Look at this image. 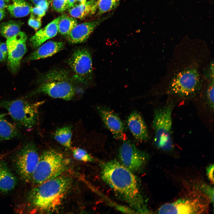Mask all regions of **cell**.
Listing matches in <instances>:
<instances>
[{
	"instance_id": "cell-1",
	"label": "cell",
	"mask_w": 214,
	"mask_h": 214,
	"mask_svg": "<svg viewBox=\"0 0 214 214\" xmlns=\"http://www.w3.org/2000/svg\"><path fill=\"white\" fill-rule=\"evenodd\" d=\"M211 54L205 41L185 36L174 46L157 88L181 98L201 94L207 81L204 71L212 58Z\"/></svg>"
},
{
	"instance_id": "cell-2",
	"label": "cell",
	"mask_w": 214,
	"mask_h": 214,
	"mask_svg": "<svg viewBox=\"0 0 214 214\" xmlns=\"http://www.w3.org/2000/svg\"><path fill=\"white\" fill-rule=\"evenodd\" d=\"M101 176L103 180L135 212L149 213L133 172L120 162L112 160L102 164Z\"/></svg>"
},
{
	"instance_id": "cell-3",
	"label": "cell",
	"mask_w": 214,
	"mask_h": 214,
	"mask_svg": "<svg viewBox=\"0 0 214 214\" xmlns=\"http://www.w3.org/2000/svg\"><path fill=\"white\" fill-rule=\"evenodd\" d=\"M72 183L68 176L61 175L47 180L32 189L28 199L32 204L41 210H54L61 204Z\"/></svg>"
},
{
	"instance_id": "cell-4",
	"label": "cell",
	"mask_w": 214,
	"mask_h": 214,
	"mask_svg": "<svg viewBox=\"0 0 214 214\" xmlns=\"http://www.w3.org/2000/svg\"><path fill=\"white\" fill-rule=\"evenodd\" d=\"M74 80L66 70H51L40 78L38 87L27 96L43 94L54 98L70 100L75 93Z\"/></svg>"
},
{
	"instance_id": "cell-5",
	"label": "cell",
	"mask_w": 214,
	"mask_h": 214,
	"mask_svg": "<svg viewBox=\"0 0 214 214\" xmlns=\"http://www.w3.org/2000/svg\"><path fill=\"white\" fill-rule=\"evenodd\" d=\"M68 164L61 153L52 150H45L40 156L32 180L39 185L57 177L66 169Z\"/></svg>"
},
{
	"instance_id": "cell-6",
	"label": "cell",
	"mask_w": 214,
	"mask_h": 214,
	"mask_svg": "<svg viewBox=\"0 0 214 214\" xmlns=\"http://www.w3.org/2000/svg\"><path fill=\"white\" fill-rule=\"evenodd\" d=\"M173 105L168 103L155 111L152 126L155 132L154 141L156 147L169 151L173 148L171 138L172 112Z\"/></svg>"
},
{
	"instance_id": "cell-7",
	"label": "cell",
	"mask_w": 214,
	"mask_h": 214,
	"mask_svg": "<svg viewBox=\"0 0 214 214\" xmlns=\"http://www.w3.org/2000/svg\"><path fill=\"white\" fill-rule=\"evenodd\" d=\"M171 203L162 206L158 210L161 214H199L207 213L210 199L204 192L197 191Z\"/></svg>"
},
{
	"instance_id": "cell-8",
	"label": "cell",
	"mask_w": 214,
	"mask_h": 214,
	"mask_svg": "<svg viewBox=\"0 0 214 214\" xmlns=\"http://www.w3.org/2000/svg\"><path fill=\"white\" fill-rule=\"evenodd\" d=\"M39 105L21 99L0 101V107L6 109L15 121L28 129L37 122Z\"/></svg>"
},
{
	"instance_id": "cell-9",
	"label": "cell",
	"mask_w": 214,
	"mask_h": 214,
	"mask_svg": "<svg viewBox=\"0 0 214 214\" xmlns=\"http://www.w3.org/2000/svg\"><path fill=\"white\" fill-rule=\"evenodd\" d=\"M40 157L36 145L32 142L23 145L15 154V167L21 178L25 182H29L32 180Z\"/></svg>"
},
{
	"instance_id": "cell-10",
	"label": "cell",
	"mask_w": 214,
	"mask_h": 214,
	"mask_svg": "<svg viewBox=\"0 0 214 214\" xmlns=\"http://www.w3.org/2000/svg\"><path fill=\"white\" fill-rule=\"evenodd\" d=\"M68 62L74 80L84 84L90 82L92 77V55L89 50L84 48L75 49Z\"/></svg>"
},
{
	"instance_id": "cell-11",
	"label": "cell",
	"mask_w": 214,
	"mask_h": 214,
	"mask_svg": "<svg viewBox=\"0 0 214 214\" xmlns=\"http://www.w3.org/2000/svg\"><path fill=\"white\" fill-rule=\"evenodd\" d=\"M119 157L120 163L132 171L141 170L147 162V154L138 149L130 141H124L119 147Z\"/></svg>"
},
{
	"instance_id": "cell-12",
	"label": "cell",
	"mask_w": 214,
	"mask_h": 214,
	"mask_svg": "<svg viewBox=\"0 0 214 214\" xmlns=\"http://www.w3.org/2000/svg\"><path fill=\"white\" fill-rule=\"evenodd\" d=\"M27 38L26 34L20 31L15 36L7 40L8 66L13 73H15L19 70L21 60L26 52Z\"/></svg>"
},
{
	"instance_id": "cell-13",
	"label": "cell",
	"mask_w": 214,
	"mask_h": 214,
	"mask_svg": "<svg viewBox=\"0 0 214 214\" xmlns=\"http://www.w3.org/2000/svg\"><path fill=\"white\" fill-rule=\"evenodd\" d=\"M97 111L103 122L117 140H125L124 124L119 116L109 108L103 106L97 107Z\"/></svg>"
},
{
	"instance_id": "cell-14",
	"label": "cell",
	"mask_w": 214,
	"mask_h": 214,
	"mask_svg": "<svg viewBox=\"0 0 214 214\" xmlns=\"http://www.w3.org/2000/svg\"><path fill=\"white\" fill-rule=\"evenodd\" d=\"M101 21L99 20L77 24L66 35L67 40L75 44L85 42Z\"/></svg>"
},
{
	"instance_id": "cell-15",
	"label": "cell",
	"mask_w": 214,
	"mask_h": 214,
	"mask_svg": "<svg viewBox=\"0 0 214 214\" xmlns=\"http://www.w3.org/2000/svg\"><path fill=\"white\" fill-rule=\"evenodd\" d=\"M127 125L131 133L137 140L143 141L147 140L149 135L146 125L141 115L134 111L129 116Z\"/></svg>"
},
{
	"instance_id": "cell-16",
	"label": "cell",
	"mask_w": 214,
	"mask_h": 214,
	"mask_svg": "<svg viewBox=\"0 0 214 214\" xmlns=\"http://www.w3.org/2000/svg\"><path fill=\"white\" fill-rule=\"evenodd\" d=\"M62 15L55 19L32 36L30 42L33 48H38L47 40L56 35L58 32V23Z\"/></svg>"
},
{
	"instance_id": "cell-17",
	"label": "cell",
	"mask_w": 214,
	"mask_h": 214,
	"mask_svg": "<svg viewBox=\"0 0 214 214\" xmlns=\"http://www.w3.org/2000/svg\"><path fill=\"white\" fill-rule=\"evenodd\" d=\"M64 43L60 41H49L39 46L26 59L31 61L52 56L63 50Z\"/></svg>"
},
{
	"instance_id": "cell-18",
	"label": "cell",
	"mask_w": 214,
	"mask_h": 214,
	"mask_svg": "<svg viewBox=\"0 0 214 214\" xmlns=\"http://www.w3.org/2000/svg\"><path fill=\"white\" fill-rule=\"evenodd\" d=\"M16 183V178L7 163L3 160L0 161V192L7 193L11 191Z\"/></svg>"
},
{
	"instance_id": "cell-19",
	"label": "cell",
	"mask_w": 214,
	"mask_h": 214,
	"mask_svg": "<svg viewBox=\"0 0 214 214\" xmlns=\"http://www.w3.org/2000/svg\"><path fill=\"white\" fill-rule=\"evenodd\" d=\"M97 9V1L91 0L84 4H80L74 5L70 8V15L74 18L80 19L94 14Z\"/></svg>"
},
{
	"instance_id": "cell-20",
	"label": "cell",
	"mask_w": 214,
	"mask_h": 214,
	"mask_svg": "<svg viewBox=\"0 0 214 214\" xmlns=\"http://www.w3.org/2000/svg\"><path fill=\"white\" fill-rule=\"evenodd\" d=\"M32 7L25 0H12V3L7 7L10 13L15 18L27 16L30 12Z\"/></svg>"
},
{
	"instance_id": "cell-21",
	"label": "cell",
	"mask_w": 214,
	"mask_h": 214,
	"mask_svg": "<svg viewBox=\"0 0 214 214\" xmlns=\"http://www.w3.org/2000/svg\"><path fill=\"white\" fill-rule=\"evenodd\" d=\"M4 114L0 115V141L14 138L18 134L16 127L3 118Z\"/></svg>"
},
{
	"instance_id": "cell-22",
	"label": "cell",
	"mask_w": 214,
	"mask_h": 214,
	"mask_svg": "<svg viewBox=\"0 0 214 214\" xmlns=\"http://www.w3.org/2000/svg\"><path fill=\"white\" fill-rule=\"evenodd\" d=\"M72 133L71 128L64 126L57 129L54 136V139L64 147L69 148L71 145Z\"/></svg>"
},
{
	"instance_id": "cell-23",
	"label": "cell",
	"mask_w": 214,
	"mask_h": 214,
	"mask_svg": "<svg viewBox=\"0 0 214 214\" xmlns=\"http://www.w3.org/2000/svg\"><path fill=\"white\" fill-rule=\"evenodd\" d=\"M77 23V20L74 18L62 15L58 23V32L61 35L66 36Z\"/></svg>"
},
{
	"instance_id": "cell-24",
	"label": "cell",
	"mask_w": 214,
	"mask_h": 214,
	"mask_svg": "<svg viewBox=\"0 0 214 214\" xmlns=\"http://www.w3.org/2000/svg\"><path fill=\"white\" fill-rule=\"evenodd\" d=\"M21 25L14 21H9L2 24L0 26V34L3 37L8 39L12 37L20 32Z\"/></svg>"
},
{
	"instance_id": "cell-25",
	"label": "cell",
	"mask_w": 214,
	"mask_h": 214,
	"mask_svg": "<svg viewBox=\"0 0 214 214\" xmlns=\"http://www.w3.org/2000/svg\"><path fill=\"white\" fill-rule=\"evenodd\" d=\"M214 78L208 79L202 93L209 108L213 111L214 110Z\"/></svg>"
},
{
	"instance_id": "cell-26",
	"label": "cell",
	"mask_w": 214,
	"mask_h": 214,
	"mask_svg": "<svg viewBox=\"0 0 214 214\" xmlns=\"http://www.w3.org/2000/svg\"><path fill=\"white\" fill-rule=\"evenodd\" d=\"M119 1L98 0L97 1V6L99 14H103L115 9L119 5Z\"/></svg>"
},
{
	"instance_id": "cell-27",
	"label": "cell",
	"mask_w": 214,
	"mask_h": 214,
	"mask_svg": "<svg viewBox=\"0 0 214 214\" xmlns=\"http://www.w3.org/2000/svg\"><path fill=\"white\" fill-rule=\"evenodd\" d=\"M74 158L76 160L86 162H92L94 159L86 150L80 148H75L72 150Z\"/></svg>"
},
{
	"instance_id": "cell-28",
	"label": "cell",
	"mask_w": 214,
	"mask_h": 214,
	"mask_svg": "<svg viewBox=\"0 0 214 214\" xmlns=\"http://www.w3.org/2000/svg\"><path fill=\"white\" fill-rule=\"evenodd\" d=\"M51 6L56 11L60 12L67 9L66 0H52Z\"/></svg>"
},
{
	"instance_id": "cell-29",
	"label": "cell",
	"mask_w": 214,
	"mask_h": 214,
	"mask_svg": "<svg viewBox=\"0 0 214 214\" xmlns=\"http://www.w3.org/2000/svg\"><path fill=\"white\" fill-rule=\"evenodd\" d=\"M28 24L30 26L37 31L41 26V19L30 15L28 21Z\"/></svg>"
},
{
	"instance_id": "cell-30",
	"label": "cell",
	"mask_w": 214,
	"mask_h": 214,
	"mask_svg": "<svg viewBox=\"0 0 214 214\" xmlns=\"http://www.w3.org/2000/svg\"><path fill=\"white\" fill-rule=\"evenodd\" d=\"M46 12L42 8L35 6L32 8L30 15L41 19L45 15Z\"/></svg>"
},
{
	"instance_id": "cell-31",
	"label": "cell",
	"mask_w": 214,
	"mask_h": 214,
	"mask_svg": "<svg viewBox=\"0 0 214 214\" xmlns=\"http://www.w3.org/2000/svg\"><path fill=\"white\" fill-rule=\"evenodd\" d=\"M52 0H31L35 6L39 7L46 11Z\"/></svg>"
},
{
	"instance_id": "cell-32",
	"label": "cell",
	"mask_w": 214,
	"mask_h": 214,
	"mask_svg": "<svg viewBox=\"0 0 214 214\" xmlns=\"http://www.w3.org/2000/svg\"><path fill=\"white\" fill-rule=\"evenodd\" d=\"M214 166L213 164L210 165L207 169V175L211 182L213 184Z\"/></svg>"
},
{
	"instance_id": "cell-33",
	"label": "cell",
	"mask_w": 214,
	"mask_h": 214,
	"mask_svg": "<svg viewBox=\"0 0 214 214\" xmlns=\"http://www.w3.org/2000/svg\"><path fill=\"white\" fill-rule=\"evenodd\" d=\"M0 48L5 58L6 59L7 55V48L6 44L0 42Z\"/></svg>"
},
{
	"instance_id": "cell-34",
	"label": "cell",
	"mask_w": 214,
	"mask_h": 214,
	"mask_svg": "<svg viewBox=\"0 0 214 214\" xmlns=\"http://www.w3.org/2000/svg\"><path fill=\"white\" fill-rule=\"evenodd\" d=\"M76 1V0H66L67 9H70L73 6Z\"/></svg>"
},
{
	"instance_id": "cell-35",
	"label": "cell",
	"mask_w": 214,
	"mask_h": 214,
	"mask_svg": "<svg viewBox=\"0 0 214 214\" xmlns=\"http://www.w3.org/2000/svg\"><path fill=\"white\" fill-rule=\"evenodd\" d=\"M7 7L6 2L3 0H0V9L4 10Z\"/></svg>"
},
{
	"instance_id": "cell-36",
	"label": "cell",
	"mask_w": 214,
	"mask_h": 214,
	"mask_svg": "<svg viewBox=\"0 0 214 214\" xmlns=\"http://www.w3.org/2000/svg\"><path fill=\"white\" fill-rule=\"evenodd\" d=\"M5 15V12L4 10L0 9V21L4 18Z\"/></svg>"
},
{
	"instance_id": "cell-37",
	"label": "cell",
	"mask_w": 214,
	"mask_h": 214,
	"mask_svg": "<svg viewBox=\"0 0 214 214\" xmlns=\"http://www.w3.org/2000/svg\"><path fill=\"white\" fill-rule=\"evenodd\" d=\"M6 59L0 48V61L2 62Z\"/></svg>"
},
{
	"instance_id": "cell-38",
	"label": "cell",
	"mask_w": 214,
	"mask_h": 214,
	"mask_svg": "<svg viewBox=\"0 0 214 214\" xmlns=\"http://www.w3.org/2000/svg\"><path fill=\"white\" fill-rule=\"evenodd\" d=\"M81 2V4H85L86 2V0H76Z\"/></svg>"
},
{
	"instance_id": "cell-39",
	"label": "cell",
	"mask_w": 214,
	"mask_h": 214,
	"mask_svg": "<svg viewBox=\"0 0 214 214\" xmlns=\"http://www.w3.org/2000/svg\"><path fill=\"white\" fill-rule=\"evenodd\" d=\"M6 3L8 2L10 0H3Z\"/></svg>"
}]
</instances>
